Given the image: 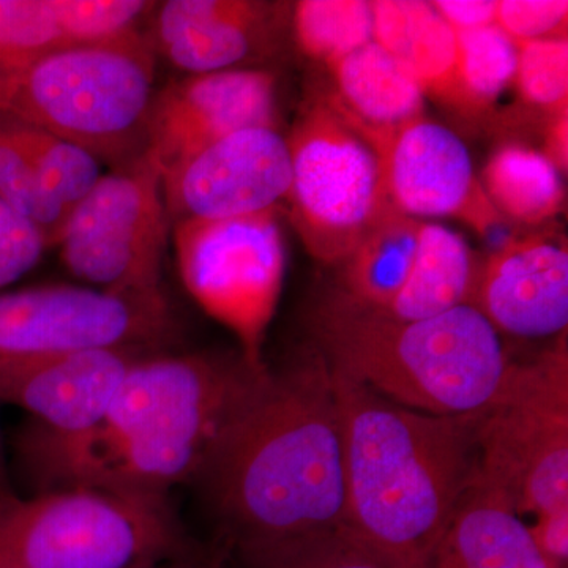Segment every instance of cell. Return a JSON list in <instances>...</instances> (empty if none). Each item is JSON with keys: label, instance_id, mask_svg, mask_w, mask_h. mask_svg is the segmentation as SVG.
<instances>
[{"label": "cell", "instance_id": "33", "mask_svg": "<svg viewBox=\"0 0 568 568\" xmlns=\"http://www.w3.org/2000/svg\"><path fill=\"white\" fill-rule=\"evenodd\" d=\"M47 250L43 234L0 200V291L28 275Z\"/></svg>", "mask_w": 568, "mask_h": 568}, {"label": "cell", "instance_id": "11", "mask_svg": "<svg viewBox=\"0 0 568 568\" xmlns=\"http://www.w3.org/2000/svg\"><path fill=\"white\" fill-rule=\"evenodd\" d=\"M174 334L166 295L70 284L0 291V364L99 347L160 349Z\"/></svg>", "mask_w": 568, "mask_h": 568}, {"label": "cell", "instance_id": "18", "mask_svg": "<svg viewBox=\"0 0 568 568\" xmlns=\"http://www.w3.org/2000/svg\"><path fill=\"white\" fill-rule=\"evenodd\" d=\"M432 568H559L545 558L511 497L477 470L433 556Z\"/></svg>", "mask_w": 568, "mask_h": 568}, {"label": "cell", "instance_id": "14", "mask_svg": "<svg viewBox=\"0 0 568 568\" xmlns=\"http://www.w3.org/2000/svg\"><path fill=\"white\" fill-rule=\"evenodd\" d=\"M276 78L263 69L194 74L156 91L145 152L162 171L252 126L276 129Z\"/></svg>", "mask_w": 568, "mask_h": 568}, {"label": "cell", "instance_id": "37", "mask_svg": "<svg viewBox=\"0 0 568 568\" xmlns=\"http://www.w3.org/2000/svg\"><path fill=\"white\" fill-rule=\"evenodd\" d=\"M153 568H204L201 566H197V564L190 562V560H186L185 556L183 558L170 560V562H164L162 566H156Z\"/></svg>", "mask_w": 568, "mask_h": 568}, {"label": "cell", "instance_id": "10", "mask_svg": "<svg viewBox=\"0 0 568 568\" xmlns=\"http://www.w3.org/2000/svg\"><path fill=\"white\" fill-rule=\"evenodd\" d=\"M179 274L196 304L233 332L241 354L264 368L263 346L282 297L286 248L276 211L173 224Z\"/></svg>", "mask_w": 568, "mask_h": 568}, {"label": "cell", "instance_id": "19", "mask_svg": "<svg viewBox=\"0 0 568 568\" xmlns=\"http://www.w3.org/2000/svg\"><path fill=\"white\" fill-rule=\"evenodd\" d=\"M332 102L368 142L425 115V93L413 71L375 41L328 67Z\"/></svg>", "mask_w": 568, "mask_h": 568}, {"label": "cell", "instance_id": "26", "mask_svg": "<svg viewBox=\"0 0 568 568\" xmlns=\"http://www.w3.org/2000/svg\"><path fill=\"white\" fill-rule=\"evenodd\" d=\"M7 118L11 132L28 153L44 189L69 213L102 178V163L62 138L10 115Z\"/></svg>", "mask_w": 568, "mask_h": 568}, {"label": "cell", "instance_id": "35", "mask_svg": "<svg viewBox=\"0 0 568 568\" xmlns=\"http://www.w3.org/2000/svg\"><path fill=\"white\" fill-rule=\"evenodd\" d=\"M537 547L545 558L556 567L566 566L568 558V508L549 511L537 517L534 528H530Z\"/></svg>", "mask_w": 568, "mask_h": 568}, {"label": "cell", "instance_id": "25", "mask_svg": "<svg viewBox=\"0 0 568 568\" xmlns=\"http://www.w3.org/2000/svg\"><path fill=\"white\" fill-rule=\"evenodd\" d=\"M455 33L463 112L480 114L514 84L518 47L497 24Z\"/></svg>", "mask_w": 568, "mask_h": 568}, {"label": "cell", "instance_id": "36", "mask_svg": "<svg viewBox=\"0 0 568 568\" xmlns=\"http://www.w3.org/2000/svg\"><path fill=\"white\" fill-rule=\"evenodd\" d=\"M567 112L549 118L547 149L541 151L562 174L567 173Z\"/></svg>", "mask_w": 568, "mask_h": 568}, {"label": "cell", "instance_id": "15", "mask_svg": "<svg viewBox=\"0 0 568 568\" xmlns=\"http://www.w3.org/2000/svg\"><path fill=\"white\" fill-rule=\"evenodd\" d=\"M152 347H99L0 364V403L31 414L22 435L67 439L99 424L130 368Z\"/></svg>", "mask_w": 568, "mask_h": 568}, {"label": "cell", "instance_id": "16", "mask_svg": "<svg viewBox=\"0 0 568 568\" xmlns=\"http://www.w3.org/2000/svg\"><path fill=\"white\" fill-rule=\"evenodd\" d=\"M474 306L499 334L566 335L568 248L552 235L511 237L481 261Z\"/></svg>", "mask_w": 568, "mask_h": 568}, {"label": "cell", "instance_id": "6", "mask_svg": "<svg viewBox=\"0 0 568 568\" xmlns=\"http://www.w3.org/2000/svg\"><path fill=\"white\" fill-rule=\"evenodd\" d=\"M168 500L110 489L0 487V568H153L183 558Z\"/></svg>", "mask_w": 568, "mask_h": 568}, {"label": "cell", "instance_id": "34", "mask_svg": "<svg viewBox=\"0 0 568 568\" xmlns=\"http://www.w3.org/2000/svg\"><path fill=\"white\" fill-rule=\"evenodd\" d=\"M432 3L455 32L496 24V0H435Z\"/></svg>", "mask_w": 568, "mask_h": 568}, {"label": "cell", "instance_id": "3", "mask_svg": "<svg viewBox=\"0 0 568 568\" xmlns=\"http://www.w3.org/2000/svg\"><path fill=\"white\" fill-rule=\"evenodd\" d=\"M331 372L345 448L346 528L399 568H432L480 465L485 413L433 416Z\"/></svg>", "mask_w": 568, "mask_h": 568}, {"label": "cell", "instance_id": "12", "mask_svg": "<svg viewBox=\"0 0 568 568\" xmlns=\"http://www.w3.org/2000/svg\"><path fill=\"white\" fill-rule=\"evenodd\" d=\"M291 153L275 126L216 141L163 175L171 223L216 222L275 211L291 189Z\"/></svg>", "mask_w": 568, "mask_h": 568}, {"label": "cell", "instance_id": "5", "mask_svg": "<svg viewBox=\"0 0 568 568\" xmlns=\"http://www.w3.org/2000/svg\"><path fill=\"white\" fill-rule=\"evenodd\" d=\"M155 54L144 32L62 48L0 74V112L84 149L110 168L145 151Z\"/></svg>", "mask_w": 568, "mask_h": 568}, {"label": "cell", "instance_id": "31", "mask_svg": "<svg viewBox=\"0 0 568 568\" xmlns=\"http://www.w3.org/2000/svg\"><path fill=\"white\" fill-rule=\"evenodd\" d=\"M514 84L530 106L549 118L568 111V41L548 39L519 44Z\"/></svg>", "mask_w": 568, "mask_h": 568}, {"label": "cell", "instance_id": "7", "mask_svg": "<svg viewBox=\"0 0 568 568\" xmlns=\"http://www.w3.org/2000/svg\"><path fill=\"white\" fill-rule=\"evenodd\" d=\"M286 140L291 222L315 260L342 264L390 209L377 153L331 97L310 100Z\"/></svg>", "mask_w": 568, "mask_h": 568}, {"label": "cell", "instance_id": "13", "mask_svg": "<svg viewBox=\"0 0 568 568\" xmlns=\"http://www.w3.org/2000/svg\"><path fill=\"white\" fill-rule=\"evenodd\" d=\"M377 153L388 207L410 219H457L488 235L504 222L488 200L473 159L457 133L416 119L369 142Z\"/></svg>", "mask_w": 568, "mask_h": 568}, {"label": "cell", "instance_id": "24", "mask_svg": "<svg viewBox=\"0 0 568 568\" xmlns=\"http://www.w3.org/2000/svg\"><path fill=\"white\" fill-rule=\"evenodd\" d=\"M294 37L306 58L331 67L373 41L372 2L302 0L295 3Z\"/></svg>", "mask_w": 568, "mask_h": 568}, {"label": "cell", "instance_id": "32", "mask_svg": "<svg viewBox=\"0 0 568 568\" xmlns=\"http://www.w3.org/2000/svg\"><path fill=\"white\" fill-rule=\"evenodd\" d=\"M567 0H499L496 24L519 44L567 39Z\"/></svg>", "mask_w": 568, "mask_h": 568}, {"label": "cell", "instance_id": "28", "mask_svg": "<svg viewBox=\"0 0 568 568\" xmlns=\"http://www.w3.org/2000/svg\"><path fill=\"white\" fill-rule=\"evenodd\" d=\"M241 556L250 568H399L347 528L294 538Z\"/></svg>", "mask_w": 568, "mask_h": 568}, {"label": "cell", "instance_id": "20", "mask_svg": "<svg viewBox=\"0 0 568 568\" xmlns=\"http://www.w3.org/2000/svg\"><path fill=\"white\" fill-rule=\"evenodd\" d=\"M481 261L457 231L422 222L416 261L392 304L381 312L402 321L428 320L474 305Z\"/></svg>", "mask_w": 568, "mask_h": 568}, {"label": "cell", "instance_id": "27", "mask_svg": "<svg viewBox=\"0 0 568 568\" xmlns=\"http://www.w3.org/2000/svg\"><path fill=\"white\" fill-rule=\"evenodd\" d=\"M0 200L43 234L48 248L58 245L67 211L44 189L3 112H0Z\"/></svg>", "mask_w": 568, "mask_h": 568}, {"label": "cell", "instance_id": "8", "mask_svg": "<svg viewBox=\"0 0 568 568\" xmlns=\"http://www.w3.org/2000/svg\"><path fill=\"white\" fill-rule=\"evenodd\" d=\"M173 234L163 175L144 151L110 168L67 213L59 248L78 282L115 294L163 293V263Z\"/></svg>", "mask_w": 568, "mask_h": 568}, {"label": "cell", "instance_id": "29", "mask_svg": "<svg viewBox=\"0 0 568 568\" xmlns=\"http://www.w3.org/2000/svg\"><path fill=\"white\" fill-rule=\"evenodd\" d=\"M67 47L52 0H0V74Z\"/></svg>", "mask_w": 568, "mask_h": 568}, {"label": "cell", "instance_id": "30", "mask_svg": "<svg viewBox=\"0 0 568 568\" xmlns=\"http://www.w3.org/2000/svg\"><path fill=\"white\" fill-rule=\"evenodd\" d=\"M156 2L148 0H52L67 47L111 43L141 32Z\"/></svg>", "mask_w": 568, "mask_h": 568}, {"label": "cell", "instance_id": "17", "mask_svg": "<svg viewBox=\"0 0 568 568\" xmlns=\"http://www.w3.org/2000/svg\"><path fill=\"white\" fill-rule=\"evenodd\" d=\"M275 11L254 0H168L153 7L144 37L186 77L246 69L271 44Z\"/></svg>", "mask_w": 568, "mask_h": 568}, {"label": "cell", "instance_id": "2", "mask_svg": "<svg viewBox=\"0 0 568 568\" xmlns=\"http://www.w3.org/2000/svg\"><path fill=\"white\" fill-rule=\"evenodd\" d=\"M265 369L241 351L144 355L99 424L67 439L22 435V463L40 491L88 487L168 500L175 485L201 477Z\"/></svg>", "mask_w": 568, "mask_h": 568}, {"label": "cell", "instance_id": "23", "mask_svg": "<svg viewBox=\"0 0 568 568\" xmlns=\"http://www.w3.org/2000/svg\"><path fill=\"white\" fill-rule=\"evenodd\" d=\"M409 28L403 63L425 97L463 112L458 80L457 33L432 2L407 0Z\"/></svg>", "mask_w": 568, "mask_h": 568}, {"label": "cell", "instance_id": "1", "mask_svg": "<svg viewBox=\"0 0 568 568\" xmlns=\"http://www.w3.org/2000/svg\"><path fill=\"white\" fill-rule=\"evenodd\" d=\"M197 481L241 555L346 528L342 418L315 346L257 377Z\"/></svg>", "mask_w": 568, "mask_h": 568}, {"label": "cell", "instance_id": "22", "mask_svg": "<svg viewBox=\"0 0 568 568\" xmlns=\"http://www.w3.org/2000/svg\"><path fill=\"white\" fill-rule=\"evenodd\" d=\"M485 193L504 220L537 226L556 219L566 204L562 173L530 145H500L481 178Z\"/></svg>", "mask_w": 568, "mask_h": 568}, {"label": "cell", "instance_id": "9", "mask_svg": "<svg viewBox=\"0 0 568 568\" xmlns=\"http://www.w3.org/2000/svg\"><path fill=\"white\" fill-rule=\"evenodd\" d=\"M480 473L514 500L519 515L568 508L566 336L528 364H514L480 426Z\"/></svg>", "mask_w": 568, "mask_h": 568}, {"label": "cell", "instance_id": "21", "mask_svg": "<svg viewBox=\"0 0 568 568\" xmlns=\"http://www.w3.org/2000/svg\"><path fill=\"white\" fill-rule=\"evenodd\" d=\"M420 224L388 209L343 261L339 290L373 308L390 305L413 271Z\"/></svg>", "mask_w": 568, "mask_h": 568}, {"label": "cell", "instance_id": "38", "mask_svg": "<svg viewBox=\"0 0 568 568\" xmlns=\"http://www.w3.org/2000/svg\"><path fill=\"white\" fill-rule=\"evenodd\" d=\"M0 459H2V458H0ZM0 463H2V462H0Z\"/></svg>", "mask_w": 568, "mask_h": 568}, {"label": "cell", "instance_id": "4", "mask_svg": "<svg viewBox=\"0 0 568 568\" xmlns=\"http://www.w3.org/2000/svg\"><path fill=\"white\" fill-rule=\"evenodd\" d=\"M310 331L336 372L433 416L485 413L514 368L499 332L474 305L402 321L335 286L317 298Z\"/></svg>", "mask_w": 568, "mask_h": 568}]
</instances>
